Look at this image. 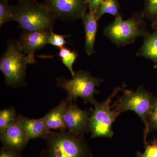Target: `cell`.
I'll use <instances>...</instances> for the list:
<instances>
[{
	"mask_svg": "<svg viewBox=\"0 0 157 157\" xmlns=\"http://www.w3.org/2000/svg\"><path fill=\"white\" fill-rule=\"evenodd\" d=\"M13 21L24 31L53 30L56 19L44 3L36 0L18 1L13 6Z\"/></svg>",
	"mask_w": 157,
	"mask_h": 157,
	"instance_id": "obj_1",
	"label": "cell"
},
{
	"mask_svg": "<svg viewBox=\"0 0 157 157\" xmlns=\"http://www.w3.org/2000/svg\"><path fill=\"white\" fill-rule=\"evenodd\" d=\"M35 63V56L25 54L18 41L9 40L0 60V70L5 77L6 84L13 87L25 84L27 66Z\"/></svg>",
	"mask_w": 157,
	"mask_h": 157,
	"instance_id": "obj_2",
	"label": "cell"
},
{
	"mask_svg": "<svg viewBox=\"0 0 157 157\" xmlns=\"http://www.w3.org/2000/svg\"><path fill=\"white\" fill-rule=\"evenodd\" d=\"M45 140L46 147L42 157H92L82 135L67 131L51 132Z\"/></svg>",
	"mask_w": 157,
	"mask_h": 157,
	"instance_id": "obj_3",
	"label": "cell"
},
{
	"mask_svg": "<svg viewBox=\"0 0 157 157\" xmlns=\"http://www.w3.org/2000/svg\"><path fill=\"white\" fill-rule=\"evenodd\" d=\"M104 35L117 46H122L134 42L137 38H145L148 35L142 14H133L128 19L123 20L121 16L104 29Z\"/></svg>",
	"mask_w": 157,
	"mask_h": 157,
	"instance_id": "obj_4",
	"label": "cell"
},
{
	"mask_svg": "<svg viewBox=\"0 0 157 157\" xmlns=\"http://www.w3.org/2000/svg\"><path fill=\"white\" fill-rule=\"evenodd\" d=\"M102 81L103 79L92 76L89 72L83 70L75 72L72 79L64 77L56 78L57 86L67 93L65 100L67 102H76L77 98H80L85 104H94L97 101L95 94L99 92L97 88L100 86Z\"/></svg>",
	"mask_w": 157,
	"mask_h": 157,
	"instance_id": "obj_5",
	"label": "cell"
},
{
	"mask_svg": "<svg viewBox=\"0 0 157 157\" xmlns=\"http://www.w3.org/2000/svg\"><path fill=\"white\" fill-rule=\"evenodd\" d=\"M121 89L117 88L106 100L94 104V109L90 118L89 130L91 133L92 137H104L111 138L113 135L112 127L121 113L115 109L111 110L110 104Z\"/></svg>",
	"mask_w": 157,
	"mask_h": 157,
	"instance_id": "obj_6",
	"label": "cell"
},
{
	"mask_svg": "<svg viewBox=\"0 0 157 157\" xmlns=\"http://www.w3.org/2000/svg\"><path fill=\"white\" fill-rule=\"evenodd\" d=\"M123 95L113 104L112 107L121 113L132 110L140 116L145 125L144 143H146L147 136L149 131L148 118L154 103L151 94L140 87L136 91L129 90H124Z\"/></svg>",
	"mask_w": 157,
	"mask_h": 157,
	"instance_id": "obj_7",
	"label": "cell"
},
{
	"mask_svg": "<svg viewBox=\"0 0 157 157\" xmlns=\"http://www.w3.org/2000/svg\"><path fill=\"white\" fill-rule=\"evenodd\" d=\"M43 3L56 19L73 21L87 13L88 0H43Z\"/></svg>",
	"mask_w": 157,
	"mask_h": 157,
	"instance_id": "obj_8",
	"label": "cell"
},
{
	"mask_svg": "<svg viewBox=\"0 0 157 157\" xmlns=\"http://www.w3.org/2000/svg\"><path fill=\"white\" fill-rule=\"evenodd\" d=\"M90 111L82 110L75 102H67L64 121L67 132L77 135H82L89 130Z\"/></svg>",
	"mask_w": 157,
	"mask_h": 157,
	"instance_id": "obj_9",
	"label": "cell"
},
{
	"mask_svg": "<svg viewBox=\"0 0 157 157\" xmlns=\"http://www.w3.org/2000/svg\"><path fill=\"white\" fill-rule=\"evenodd\" d=\"M0 139L3 147L18 153L25 148L29 140L25 131L17 120L0 132Z\"/></svg>",
	"mask_w": 157,
	"mask_h": 157,
	"instance_id": "obj_10",
	"label": "cell"
},
{
	"mask_svg": "<svg viewBox=\"0 0 157 157\" xmlns=\"http://www.w3.org/2000/svg\"><path fill=\"white\" fill-rule=\"evenodd\" d=\"M52 31H23L17 41L18 44L25 54L35 56L36 51L41 49L48 44V38Z\"/></svg>",
	"mask_w": 157,
	"mask_h": 157,
	"instance_id": "obj_11",
	"label": "cell"
},
{
	"mask_svg": "<svg viewBox=\"0 0 157 157\" xmlns=\"http://www.w3.org/2000/svg\"><path fill=\"white\" fill-rule=\"evenodd\" d=\"M16 120L25 131L29 140L36 138L45 139L51 132L46 127L43 117L31 119L18 115Z\"/></svg>",
	"mask_w": 157,
	"mask_h": 157,
	"instance_id": "obj_12",
	"label": "cell"
},
{
	"mask_svg": "<svg viewBox=\"0 0 157 157\" xmlns=\"http://www.w3.org/2000/svg\"><path fill=\"white\" fill-rule=\"evenodd\" d=\"M85 33V49L88 56L95 53V42L98 30V21L94 12L89 11L82 18Z\"/></svg>",
	"mask_w": 157,
	"mask_h": 157,
	"instance_id": "obj_13",
	"label": "cell"
},
{
	"mask_svg": "<svg viewBox=\"0 0 157 157\" xmlns=\"http://www.w3.org/2000/svg\"><path fill=\"white\" fill-rule=\"evenodd\" d=\"M67 101L63 100L43 117L46 127L49 130L67 131L64 121V114Z\"/></svg>",
	"mask_w": 157,
	"mask_h": 157,
	"instance_id": "obj_14",
	"label": "cell"
},
{
	"mask_svg": "<svg viewBox=\"0 0 157 157\" xmlns=\"http://www.w3.org/2000/svg\"><path fill=\"white\" fill-rule=\"evenodd\" d=\"M137 56L144 57L157 63V33L148 34L144 38V42Z\"/></svg>",
	"mask_w": 157,
	"mask_h": 157,
	"instance_id": "obj_15",
	"label": "cell"
},
{
	"mask_svg": "<svg viewBox=\"0 0 157 157\" xmlns=\"http://www.w3.org/2000/svg\"><path fill=\"white\" fill-rule=\"evenodd\" d=\"M119 4L117 0H103L96 13V17L100 19L104 14H108L115 17L121 16Z\"/></svg>",
	"mask_w": 157,
	"mask_h": 157,
	"instance_id": "obj_16",
	"label": "cell"
},
{
	"mask_svg": "<svg viewBox=\"0 0 157 157\" xmlns=\"http://www.w3.org/2000/svg\"><path fill=\"white\" fill-rule=\"evenodd\" d=\"M15 109L13 107L2 109L0 111V132H2L17 119Z\"/></svg>",
	"mask_w": 157,
	"mask_h": 157,
	"instance_id": "obj_17",
	"label": "cell"
},
{
	"mask_svg": "<svg viewBox=\"0 0 157 157\" xmlns=\"http://www.w3.org/2000/svg\"><path fill=\"white\" fill-rule=\"evenodd\" d=\"M9 0H0V26L10 21H13V6L9 4Z\"/></svg>",
	"mask_w": 157,
	"mask_h": 157,
	"instance_id": "obj_18",
	"label": "cell"
},
{
	"mask_svg": "<svg viewBox=\"0 0 157 157\" xmlns=\"http://www.w3.org/2000/svg\"><path fill=\"white\" fill-rule=\"evenodd\" d=\"M142 14L144 18L157 19V0H145Z\"/></svg>",
	"mask_w": 157,
	"mask_h": 157,
	"instance_id": "obj_19",
	"label": "cell"
},
{
	"mask_svg": "<svg viewBox=\"0 0 157 157\" xmlns=\"http://www.w3.org/2000/svg\"><path fill=\"white\" fill-rule=\"evenodd\" d=\"M145 149L143 153L138 151L137 153V157H157V140L155 138L151 143H144Z\"/></svg>",
	"mask_w": 157,
	"mask_h": 157,
	"instance_id": "obj_20",
	"label": "cell"
},
{
	"mask_svg": "<svg viewBox=\"0 0 157 157\" xmlns=\"http://www.w3.org/2000/svg\"><path fill=\"white\" fill-rule=\"evenodd\" d=\"M67 37L64 35L55 33L52 31L48 38V44H51L59 48H62L68 43L67 41L66 40Z\"/></svg>",
	"mask_w": 157,
	"mask_h": 157,
	"instance_id": "obj_21",
	"label": "cell"
},
{
	"mask_svg": "<svg viewBox=\"0 0 157 157\" xmlns=\"http://www.w3.org/2000/svg\"><path fill=\"white\" fill-rule=\"evenodd\" d=\"M77 56L78 53L77 52L76 50H73L71 51V53L69 55L61 59L63 63L70 70L72 74V77L75 74V72L73 71V64L76 61Z\"/></svg>",
	"mask_w": 157,
	"mask_h": 157,
	"instance_id": "obj_22",
	"label": "cell"
},
{
	"mask_svg": "<svg viewBox=\"0 0 157 157\" xmlns=\"http://www.w3.org/2000/svg\"><path fill=\"white\" fill-rule=\"evenodd\" d=\"M149 129L150 128L157 130V98L154 101L148 118Z\"/></svg>",
	"mask_w": 157,
	"mask_h": 157,
	"instance_id": "obj_23",
	"label": "cell"
},
{
	"mask_svg": "<svg viewBox=\"0 0 157 157\" xmlns=\"http://www.w3.org/2000/svg\"><path fill=\"white\" fill-rule=\"evenodd\" d=\"M0 157H20V153L2 147L0 151Z\"/></svg>",
	"mask_w": 157,
	"mask_h": 157,
	"instance_id": "obj_24",
	"label": "cell"
},
{
	"mask_svg": "<svg viewBox=\"0 0 157 157\" xmlns=\"http://www.w3.org/2000/svg\"><path fill=\"white\" fill-rule=\"evenodd\" d=\"M103 0H88L89 11L96 13L98 7Z\"/></svg>",
	"mask_w": 157,
	"mask_h": 157,
	"instance_id": "obj_25",
	"label": "cell"
},
{
	"mask_svg": "<svg viewBox=\"0 0 157 157\" xmlns=\"http://www.w3.org/2000/svg\"><path fill=\"white\" fill-rule=\"evenodd\" d=\"M71 51L70 49L64 46V47L59 48L58 56L62 59H63L64 58L66 57V56L69 55L71 53Z\"/></svg>",
	"mask_w": 157,
	"mask_h": 157,
	"instance_id": "obj_26",
	"label": "cell"
},
{
	"mask_svg": "<svg viewBox=\"0 0 157 157\" xmlns=\"http://www.w3.org/2000/svg\"><path fill=\"white\" fill-rule=\"evenodd\" d=\"M154 27L155 28L157 29V21H156L154 24Z\"/></svg>",
	"mask_w": 157,
	"mask_h": 157,
	"instance_id": "obj_27",
	"label": "cell"
},
{
	"mask_svg": "<svg viewBox=\"0 0 157 157\" xmlns=\"http://www.w3.org/2000/svg\"><path fill=\"white\" fill-rule=\"evenodd\" d=\"M23 1V0H18V1Z\"/></svg>",
	"mask_w": 157,
	"mask_h": 157,
	"instance_id": "obj_28",
	"label": "cell"
}]
</instances>
